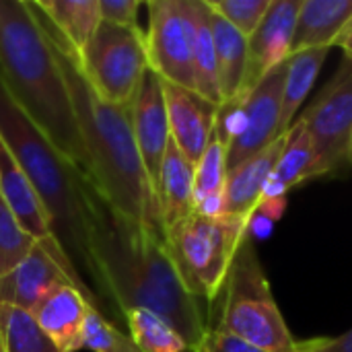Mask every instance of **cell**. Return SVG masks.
<instances>
[{"label":"cell","mask_w":352,"mask_h":352,"mask_svg":"<svg viewBox=\"0 0 352 352\" xmlns=\"http://www.w3.org/2000/svg\"><path fill=\"white\" fill-rule=\"evenodd\" d=\"M91 254L97 272V295L107 314L118 309H146L163 318L188 344L198 352L208 324L194 297L182 283L165 248V235L155 233L118 210H113L91 184Z\"/></svg>","instance_id":"cell-1"},{"label":"cell","mask_w":352,"mask_h":352,"mask_svg":"<svg viewBox=\"0 0 352 352\" xmlns=\"http://www.w3.org/2000/svg\"><path fill=\"white\" fill-rule=\"evenodd\" d=\"M0 80L37 130L89 175L62 66L27 0H0Z\"/></svg>","instance_id":"cell-2"},{"label":"cell","mask_w":352,"mask_h":352,"mask_svg":"<svg viewBox=\"0 0 352 352\" xmlns=\"http://www.w3.org/2000/svg\"><path fill=\"white\" fill-rule=\"evenodd\" d=\"M45 35L56 52L70 91L78 132L89 159V177L95 190L126 219L165 235L155 190L136 148L130 107L101 101L80 74L76 60L47 31Z\"/></svg>","instance_id":"cell-3"},{"label":"cell","mask_w":352,"mask_h":352,"mask_svg":"<svg viewBox=\"0 0 352 352\" xmlns=\"http://www.w3.org/2000/svg\"><path fill=\"white\" fill-rule=\"evenodd\" d=\"M0 140L27 173L39 194L52 235L85 285L97 295V272L91 254V177L76 169L19 109L0 80ZM101 301V299H99ZM103 305V303H101ZM105 316V307H103Z\"/></svg>","instance_id":"cell-4"},{"label":"cell","mask_w":352,"mask_h":352,"mask_svg":"<svg viewBox=\"0 0 352 352\" xmlns=\"http://www.w3.org/2000/svg\"><path fill=\"white\" fill-rule=\"evenodd\" d=\"M217 328L268 352L299 351L301 342L293 338L274 301L268 276L250 235L241 241L231 262Z\"/></svg>","instance_id":"cell-5"},{"label":"cell","mask_w":352,"mask_h":352,"mask_svg":"<svg viewBox=\"0 0 352 352\" xmlns=\"http://www.w3.org/2000/svg\"><path fill=\"white\" fill-rule=\"evenodd\" d=\"M250 221L233 217H202L192 212L165 231V248L186 289L214 301L225 287L231 262L250 235Z\"/></svg>","instance_id":"cell-6"},{"label":"cell","mask_w":352,"mask_h":352,"mask_svg":"<svg viewBox=\"0 0 352 352\" xmlns=\"http://www.w3.org/2000/svg\"><path fill=\"white\" fill-rule=\"evenodd\" d=\"M78 70L101 101L130 107L148 70L144 33L138 27L101 21L78 62Z\"/></svg>","instance_id":"cell-7"},{"label":"cell","mask_w":352,"mask_h":352,"mask_svg":"<svg viewBox=\"0 0 352 352\" xmlns=\"http://www.w3.org/2000/svg\"><path fill=\"white\" fill-rule=\"evenodd\" d=\"M146 8L148 68L165 82L194 91L196 0H151Z\"/></svg>","instance_id":"cell-8"},{"label":"cell","mask_w":352,"mask_h":352,"mask_svg":"<svg viewBox=\"0 0 352 352\" xmlns=\"http://www.w3.org/2000/svg\"><path fill=\"white\" fill-rule=\"evenodd\" d=\"M299 122L311 136L324 175L352 165V60L342 58L338 72L305 107Z\"/></svg>","instance_id":"cell-9"},{"label":"cell","mask_w":352,"mask_h":352,"mask_svg":"<svg viewBox=\"0 0 352 352\" xmlns=\"http://www.w3.org/2000/svg\"><path fill=\"white\" fill-rule=\"evenodd\" d=\"M62 285H74L76 289H80L89 303L103 314L101 301L85 285V280L54 237L37 241L19 266L0 278V305L16 307L31 314L54 289Z\"/></svg>","instance_id":"cell-10"},{"label":"cell","mask_w":352,"mask_h":352,"mask_svg":"<svg viewBox=\"0 0 352 352\" xmlns=\"http://www.w3.org/2000/svg\"><path fill=\"white\" fill-rule=\"evenodd\" d=\"M287 62L268 72L252 91L243 93V130L227 148V171L270 146L280 132L283 116V82Z\"/></svg>","instance_id":"cell-11"},{"label":"cell","mask_w":352,"mask_h":352,"mask_svg":"<svg viewBox=\"0 0 352 352\" xmlns=\"http://www.w3.org/2000/svg\"><path fill=\"white\" fill-rule=\"evenodd\" d=\"M130 120H132V132L144 173L155 190L163 157L171 142V132H169L167 103L163 93V78L151 68L144 72L140 87L132 99Z\"/></svg>","instance_id":"cell-12"},{"label":"cell","mask_w":352,"mask_h":352,"mask_svg":"<svg viewBox=\"0 0 352 352\" xmlns=\"http://www.w3.org/2000/svg\"><path fill=\"white\" fill-rule=\"evenodd\" d=\"M301 2L303 0H272L262 23L248 39L250 60L243 93L252 91L268 72L289 60Z\"/></svg>","instance_id":"cell-13"},{"label":"cell","mask_w":352,"mask_h":352,"mask_svg":"<svg viewBox=\"0 0 352 352\" xmlns=\"http://www.w3.org/2000/svg\"><path fill=\"white\" fill-rule=\"evenodd\" d=\"M163 93L167 103L171 140L182 151V155L192 165H196L214 134L219 105L192 89L177 87L165 80Z\"/></svg>","instance_id":"cell-14"},{"label":"cell","mask_w":352,"mask_h":352,"mask_svg":"<svg viewBox=\"0 0 352 352\" xmlns=\"http://www.w3.org/2000/svg\"><path fill=\"white\" fill-rule=\"evenodd\" d=\"M43 29L80 62L101 25L99 0H27Z\"/></svg>","instance_id":"cell-15"},{"label":"cell","mask_w":352,"mask_h":352,"mask_svg":"<svg viewBox=\"0 0 352 352\" xmlns=\"http://www.w3.org/2000/svg\"><path fill=\"white\" fill-rule=\"evenodd\" d=\"M91 307L93 305L80 289L62 285L31 311V318L60 352H78Z\"/></svg>","instance_id":"cell-16"},{"label":"cell","mask_w":352,"mask_h":352,"mask_svg":"<svg viewBox=\"0 0 352 352\" xmlns=\"http://www.w3.org/2000/svg\"><path fill=\"white\" fill-rule=\"evenodd\" d=\"M287 142V134L278 136L270 146L252 159L243 161L235 169L227 171L225 179V217L250 221L258 212L262 190L276 169L278 157Z\"/></svg>","instance_id":"cell-17"},{"label":"cell","mask_w":352,"mask_h":352,"mask_svg":"<svg viewBox=\"0 0 352 352\" xmlns=\"http://www.w3.org/2000/svg\"><path fill=\"white\" fill-rule=\"evenodd\" d=\"M0 196L16 217L21 227L35 239L45 241L52 235L47 210L35 192L33 184L29 182L27 173L14 161L6 144L0 140Z\"/></svg>","instance_id":"cell-18"},{"label":"cell","mask_w":352,"mask_h":352,"mask_svg":"<svg viewBox=\"0 0 352 352\" xmlns=\"http://www.w3.org/2000/svg\"><path fill=\"white\" fill-rule=\"evenodd\" d=\"M194 171L196 165H192L171 140L155 188L163 231L171 229L194 212Z\"/></svg>","instance_id":"cell-19"},{"label":"cell","mask_w":352,"mask_h":352,"mask_svg":"<svg viewBox=\"0 0 352 352\" xmlns=\"http://www.w3.org/2000/svg\"><path fill=\"white\" fill-rule=\"evenodd\" d=\"M352 16V0H303L291 54L309 50H330Z\"/></svg>","instance_id":"cell-20"},{"label":"cell","mask_w":352,"mask_h":352,"mask_svg":"<svg viewBox=\"0 0 352 352\" xmlns=\"http://www.w3.org/2000/svg\"><path fill=\"white\" fill-rule=\"evenodd\" d=\"M212 39L219 66V85L223 103L243 95L245 76H248V37H243L235 27L210 10Z\"/></svg>","instance_id":"cell-21"},{"label":"cell","mask_w":352,"mask_h":352,"mask_svg":"<svg viewBox=\"0 0 352 352\" xmlns=\"http://www.w3.org/2000/svg\"><path fill=\"white\" fill-rule=\"evenodd\" d=\"M330 50H309L291 54L287 60V72L283 82V116H280V132L287 134L295 124V116L307 99L322 64Z\"/></svg>","instance_id":"cell-22"},{"label":"cell","mask_w":352,"mask_h":352,"mask_svg":"<svg viewBox=\"0 0 352 352\" xmlns=\"http://www.w3.org/2000/svg\"><path fill=\"white\" fill-rule=\"evenodd\" d=\"M272 175L280 184H285L287 190H293L305 182L324 175L311 136L299 120H295V124L287 132V142L283 146V153Z\"/></svg>","instance_id":"cell-23"},{"label":"cell","mask_w":352,"mask_h":352,"mask_svg":"<svg viewBox=\"0 0 352 352\" xmlns=\"http://www.w3.org/2000/svg\"><path fill=\"white\" fill-rule=\"evenodd\" d=\"M194 91L208 101L221 105L219 66L210 25V8L206 0H196V39H194Z\"/></svg>","instance_id":"cell-24"},{"label":"cell","mask_w":352,"mask_h":352,"mask_svg":"<svg viewBox=\"0 0 352 352\" xmlns=\"http://www.w3.org/2000/svg\"><path fill=\"white\" fill-rule=\"evenodd\" d=\"M124 322L138 352H190L186 340L153 311L130 309L124 314Z\"/></svg>","instance_id":"cell-25"},{"label":"cell","mask_w":352,"mask_h":352,"mask_svg":"<svg viewBox=\"0 0 352 352\" xmlns=\"http://www.w3.org/2000/svg\"><path fill=\"white\" fill-rule=\"evenodd\" d=\"M0 338L4 352H60L31 314L8 305H0Z\"/></svg>","instance_id":"cell-26"},{"label":"cell","mask_w":352,"mask_h":352,"mask_svg":"<svg viewBox=\"0 0 352 352\" xmlns=\"http://www.w3.org/2000/svg\"><path fill=\"white\" fill-rule=\"evenodd\" d=\"M227 179V148L212 134L204 155L196 163L194 171V206L212 196L225 194Z\"/></svg>","instance_id":"cell-27"},{"label":"cell","mask_w":352,"mask_h":352,"mask_svg":"<svg viewBox=\"0 0 352 352\" xmlns=\"http://www.w3.org/2000/svg\"><path fill=\"white\" fill-rule=\"evenodd\" d=\"M35 239L21 227L0 196V278L14 270L35 248Z\"/></svg>","instance_id":"cell-28"},{"label":"cell","mask_w":352,"mask_h":352,"mask_svg":"<svg viewBox=\"0 0 352 352\" xmlns=\"http://www.w3.org/2000/svg\"><path fill=\"white\" fill-rule=\"evenodd\" d=\"M80 351L89 352H138L132 338L122 332L109 318L99 309L91 307L87 314V324L82 332Z\"/></svg>","instance_id":"cell-29"},{"label":"cell","mask_w":352,"mask_h":352,"mask_svg":"<svg viewBox=\"0 0 352 352\" xmlns=\"http://www.w3.org/2000/svg\"><path fill=\"white\" fill-rule=\"evenodd\" d=\"M208 8L235 27L243 37H252L262 23L272 0H206Z\"/></svg>","instance_id":"cell-30"},{"label":"cell","mask_w":352,"mask_h":352,"mask_svg":"<svg viewBox=\"0 0 352 352\" xmlns=\"http://www.w3.org/2000/svg\"><path fill=\"white\" fill-rule=\"evenodd\" d=\"M138 0H99L101 21L120 27H138Z\"/></svg>","instance_id":"cell-31"},{"label":"cell","mask_w":352,"mask_h":352,"mask_svg":"<svg viewBox=\"0 0 352 352\" xmlns=\"http://www.w3.org/2000/svg\"><path fill=\"white\" fill-rule=\"evenodd\" d=\"M198 352H268L264 349H258L254 346L252 342L235 336V334H229L225 330H219V328H210L200 351Z\"/></svg>","instance_id":"cell-32"},{"label":"cell","mask_w":352,"mask_h":352,"mask_svg":"<svg viewBox=\"0 0 352 352\" xmlns=\"http://www.w3.org/2000/svg\"><path fill=\"white\" fill-rule=\"evenodd\" d=\"M305 352H352V330L336 338L305 340Z\"/></svg>","instance_id":"cell-33"},{"label":"cell","mask_w":352,"mask_h":352,"mask_svg":"<svg viewBox=\"0 0 352 352\" xmlns=\"http://www.w3.org/2000/svg\"><path fill=\"white\" fill-rule=\"evenodd\" d=\"M334 47H340L344 52V58L352 60V16L349 19V23L344 25V29L340 31V35L336 37Z\"/></svg>","instance_id":"cell-34"},{"label":"cell","mask_w":352,"mask_h":352,"mask_svg":"<svg viewBox=\"0 0 352 352\" xmlns=\"http://www.w3.org/2000/svg\"><path fill=\"white\" fill-rule=\"evenodd\" d=\"M297 352H305V342H301V344H299V351Z\"/></svg>","instance_id":"cell-35"},{"label":"cell","mask_w":352,"mask_h":352,"mask_svg":"<svg viewBox=\"0 0 352 352\" xmlns=\"http://www.w3.org/2000/svg\"><path fill=\"white\" fill-rule=\"evenodd\" d=\"M0 352H4V346H2V338H0Z\"/></svg>","instance_id":"cell-36"}]
</instances>
